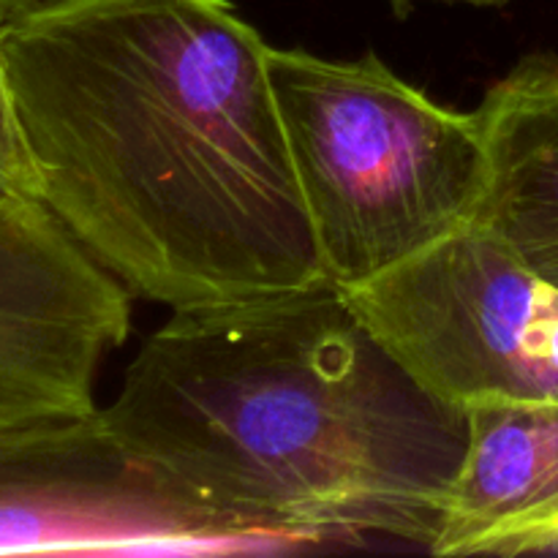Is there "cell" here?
<instances>
[{"mask_svg":"<svg viewBox=\"0 0 558 558\" xmlns=\"http://www.w3.org/2000/svg\"><path fill=\"white\" fill-rule=\"evenodd\" d=\"M41 202L167 308L330 283L270 76L229 0H41L3 25Z\"/></svg>","mask_w":558,"mask_h":558,"instance_id":"6da1fadb","label":"cell"},{"mask_svg":"<svg viewBox=\"0 0 558 558\" xmlns=\"http://www.w3.org/2000/svg\"><path fill=\"white\" fill-rule=\"evenodd\" d=\"M101 412L172 494L292 548L430 550L469 436L336 283L172 311Z\"/></svg>","mask_w":558,"mask_h":558,"instance_id":"7a4b0ae2","label":"cell"},{"mask_svg":"<svg viewBox=\"0 0 558 558\" xmlns=\"http://www.w3.org/2000/svg\"><path fill=\"white\" fill-rule=\"evenodd\" d=\"M270 76L327 281L357 287L472 221L488 185L477 112L430 101L374 52L270 47Z\"/></svg>","mask_w":558,"mask_h":558,"instance_id":"3957f363","label":"cell"},{"mask_svg":"<svg viewBox=\"0 0 558 558\" xmlns=\"http://www.w3.org/2000/svg\"><path fill=\"white\" fill-rule=\"evenodd\" d=\"M341 292L403 368L452 407L558 398V289L477 218Z\"/></svg>","mask_w":558,"mask_h":558,"instance_id":"277c9868","label":"cell"},{"mask_svg":"<svg viewBox=\"0 0 558 558\" xmlns=\"http://www.w3.org/2000/svg\"><path fill=\"white\" fill-rule=\"evenodd\" d=\"M292 550L234 532L167 488L104 420L87 414L0 428V556H199Z\"/></svg>","mask_w":558,"mask_h":558,"instance_id":"5b68a950","label":"cell"},{"mask_svg":"<svg viewBox=\"0 0 558 558\" xmlns=\"http://www.w3.org/2000/svg\"><path fill=\"white\" fill-rule=\"evenodd\" d=\"M129 330V289L41 199L0 189V428L93 412Z\"/></svg>","mask_w":558,"mask_h":558,"instance_id":"8992f818","label":"cell"},{"mask_svg":"<svg viewBox=\"0 0 558 558\" xmlns=\"http://www.w3.org/2000/svg\"><path fill=\"white\" fill-rule=\"evenodd\" d=\"M447 494L434 556H510L558 523V398H483Z\"/></svg>","mask_w":558,"mask_h":558,"instance_id":"52a82bcc","label":"cell"},{"mask_svg":"<svg viewBox=\"0 0 558 558\" xmlns=\"http://www.w3.org/2000/svg\"><path fill=\"white\" fill-rule=\"evenodd\" d=\"M488 185L474 218L558 289V58H523L477 109Z\"/></svg>","mask_w":558,"mask_h":558,"instance_id":"ba28073f","label":"cell"},{"mask_svg":"<svg viewBox=\"0 0 558 558\" xmlns=\"http://www.w3.org/2000/svg\"><path fill=\"white\" fill-rule=\"evenodd\" d=\"M9 16L0 14V189L14 194L41 199L38 172L22 131L20 112H16L14 90H11L9 69L3 54V25Z\"/></svg>","mask_w":558,"mask_h":558,"instance_id":"9c48e42d","label":"cell"},{"mask_svg":"<svg viewBox=\"0 0 558 558\" xmlns=\"http://www.w3.org/2000/svg\"><path fill=\"white\" fill-rule=\"evenodd\" d=\"M521 554H558V523L556 526L543 529V532H534L529 537L518 539L512 545L510 556H521Z\"/></svg>","mask_w":558,"mask_h":558,"instance_id":"30bf717a","label":"cell"},{"mask_svg":"<svg viewBox=\"0 0 558 558\" xmlns=\"http://www.w3.org/2000/svg\"><path fill=\"white\" fill-rule=\"evenodd\" d=\"M41 3V0H0V14L11 16L22 9H31V5Z\"/></svg>","mask_w":558,"mask_h":558,"instance_id":"8fae6325","label":"cell"},{"mask_svg":"<svg viewBox=\"0 0 558 558\" xmlns=\"http://www.w3.org/2000/svg\"><path fill=\"white\" fill-rule=\"evenodd\" d=\"M396 5H409L414 0H392ZM439 3H499V0H439Z\"/></svg>","mask_w":558,"mask_h":558,"instance_id":"7c38bea8","label":"cell"}]
</instances>
